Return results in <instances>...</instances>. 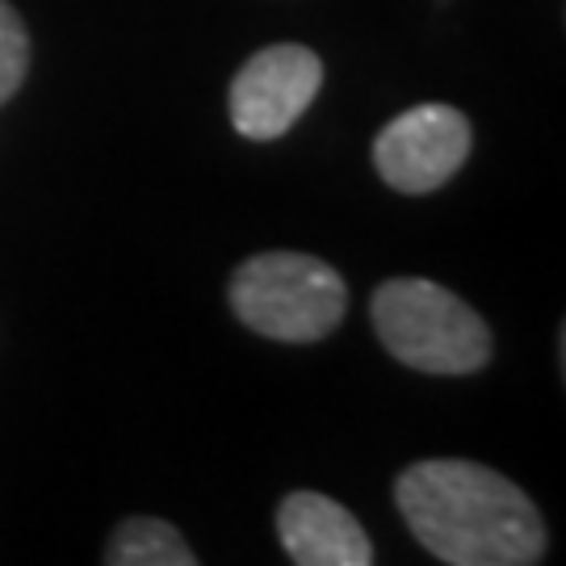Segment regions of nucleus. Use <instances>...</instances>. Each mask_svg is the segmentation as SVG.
<instances>
[{
	"label": "nucleus",
	"mask_w": 566,
	"mask_h": 566,
	"mask_svg": "<svg viewBox=\"0 0 566 566\" xmlns=\"http://www.w3.org/2000/svg\"><path fill=\"white\" fill-rule=\"evenodd\" d=\"M25 67H30V34L21 25L18 9L0 0V105L21 88Z\"/></svg>",
	"instance_id": "nucleus-8"
},
{
	"label": "nucleus",
	"mask_w": 566,
	"mask_h": 566,
	"mask_svg": "<svg viewBox=\"0 0 566 566\" xmlns=\"http://www.w3.org/2000/svg\"><path fill=\"white\" fill-rule=\"evenodd\" d=\"M470 122L453 105H416L390 118L374 139V168L399 193H432L470 156Z\"/></svg>",
	"instance_id": "nucleus-5"
},
{
	"label": "nucleus",
	"mask_w": 566,
	"mask_h": 566,
	"mask_svg": "<svg viewBox=\"0 0 566 566\" xmlns=\"http://www.w3.org/2000/svg\"><path fill=\"white\" fill-rule=\"evenodd\" d=\"M369 319L395 361L420 374H474L491 361V332L483 315L453 290L424 277L382 282L369 298Z\"/></svg>",
	"instance_id": "nucleus-2"
},
{
	"label": "nucleus",
	"mask_w": 566,
	"mask_h": 566,
	"mask_svg": "<svg viewBox=\"0 0 566 566\" xmlns=\"http://www.w3.org/2000/svg\"><path fill=\"white\" fill-rule=\"evenodd\" d=\"M231 306L240 324L269 340L311 344L340 327L348 285L319 256L306 252H261L231 277Z\"/></svg>",
	"instance_id": "nucleus-3"
},
{
	"label": "nucleus",
	"mask_w": 566,
	"mask_h": 566,
	"mask_svg": "<svg viewBox=\"0 0 566 566\" xmlns=\"http://www.w3.org/2000/svg\"><path fill=\"white\" fill-rule=\"evenodd\" d=\"M407 528L449 566H528L546 558L542 512L491 465L416 462L395 483Z\"/></svg>",
	"instance_id": "nucleus-1"
},
{
	"label": "nucleus",
	"mask_w": 566,
	"mask_h": 566,
	"mask_svg": "<svg viewBox=\"0 0 566 566\" xmlns=\"http://www.w3.org/2000/svg\"><path fill=\"white\" fill-rule=\"evenodd\" d=\"M277 537L298 566H369L374 546L344 504L319 491H294L277 507Z\"/></svg>",
	"instance_id": "nucleus-6"
},
{
	"label": "nucleus",
	"mask_w": 566,
	"mask_h": 566,
	"mask_svg": "<svg viewBox=\"0 0 566 566\" xmlns=\"http://www.w3.org/2000/svg\"><path fill=\"white\" fill-rule=\"evenodd\" d=\"M324 88V63L303 42H273L231 81V126L243 139L273 143L303 118Z\"/></svg>",
	"instance_id": "nucleus-4"
},
{
	"label": "nucleus",
	"mask_w": 566,
	"mask_h": 566,
	"mask_svg": "<svg viewBox=\"0 0 566 566\" xmlns=\"http://www.w3.org/2000/svg\"><path fill=\"white\" fill-rule=\"evenodd\" d=\"M105 563L109 566H193L198 554L185 546V537L172 525H164L156 516H135V521H122L118 533L109 537Z\"/></svg>",
	"instance_id": "nucleus-7"
}]
</instances>
